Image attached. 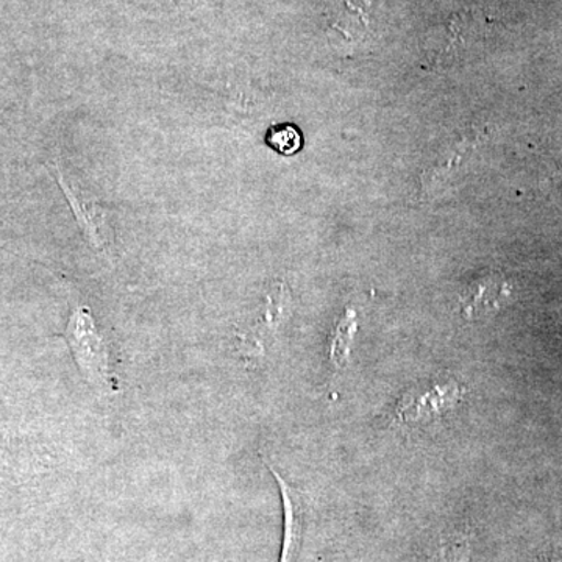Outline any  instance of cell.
Masks as SVG:
<instances>
[{
  "label": "cell",
  "instance_id": "obj_4",
  "mask_svg": "<svg viewBox=\"0 0 562 562\" xmlns=\"http://www.w3.org/2000/svg\"><path fill=\"white\" fill-rule=\"evenodd\" d=\"M509 299V286L501 277L490 276L476 280L462 295L461 306L468 317L486 316L502 308Z\"/></svg>",
  "mask_w": 562,
  "mask_h": 562
},
{
  "label": "cell",
  "instance_id": "obj_2",
  "mask_svg": "<svg viewBox=\"0 0 562 562\" xmlns=\"http://www.w3.org/2000/svg\"><path fill=\"white\" fill-rule=\"evenodd\" d=\"M462 397L461 387L453 382H438L409 391L398 403L395 416L403 424L430 420L452 408Z\"/></svg>",
  "mask_w": 562,
  "mask_h": 562
},
{
  "label": "cell",
  "instance_id": "obj_5",
  "mask_svg": "<svg viewBox=\"0 0 562 562\" xmlns=\"http://www.w3.org/2000/svg\"><path fill=\"white\" fill-rule=\"evenodd\" d=\"M65 191L91 246L102 251L110 250L111 241H113V228L106 222V214L102 213L101 206L95 202L85 201V199L81 201L72 190H68L66 187Z\"/></svg>",
  "mask_w": 562,
  "mask_h": 562
},
{
  "label": "cell",
  "instance_id": "obj_8",
  "mask_svg": "<svg viewBox=\"0 0 562 562\" xmlns=\"http://www.w3.org/2000/svg\"><path fill=\"white\" fill-rule=\"evenodd\" d=\"M541 562H562V549L557 550V552H553L552 554H549V557L543 558Z\"/></svg>",
  "mask_w": 562,
  "mask_h": 562
},
{
  "label": "cell",
  "instance_id": "obj_6",
  "mask_svg": "<svg viewBox=\"0 0 562 562\" xmlns=\"http://www.w3.org/2000/svg\"><path fill=\"white\" fill-rule=\"evenodd\" d=\"M355 331H357V319H355V313L349 310V312L344 313L341 319L336 324L335 331L331 335L328 358H330L333 372H341L349 362Z\"/></svg>",
  "mask_w": 562,
  "mask_h": 562
},
{
  "label": "cell",
  "instance_id": "obj_1",
  "mask_svg": "<svg viewBox=\"0 0 562 562\" xmlns=\"http://www.w3.org/2000/svg\"><path fill=\"white\" fill-rule=\"evenodd\" d=\"M65 338L88 384L102 394H113L117 390V376L111 347L90 308L79 306L74 310Z\"/></svg>",
  "mask_w": 562,
  "mask_h": 562
},
{
  "label": "cell",
  "instance_id": "obj_3",
  "mask_svg": "<svg viewBox=\"0 0 562 562\" xmlns=\"http://www.w3.org/2000/svg\"><path fill=\"white\" fill-rule=\"evenodd\" d=\"M273 479L279 482L284 506V539L280 562H302L306 530V505L301 492L292 487L279 471L271 468Z\"/></svg>",
  "mask_w": 562,
  "mask_h": 562
},
{
  "label": "cell",
  "instance_id": "obj_7",
  "mask_svg": "<svg viewBox=\"0 0 562 562\" xmlns=\"http://www.w3.org/2000/svg\"><path fill=\"white\" fill-rule=\"evenodd\" d=\"M269 146L283 155H292L301 150L302 136L297 128L292 125H279L272 127L268 133Z\"/></svg>",
  "mask_w": 562,
  "mask_h": 562
}]
</instances>
